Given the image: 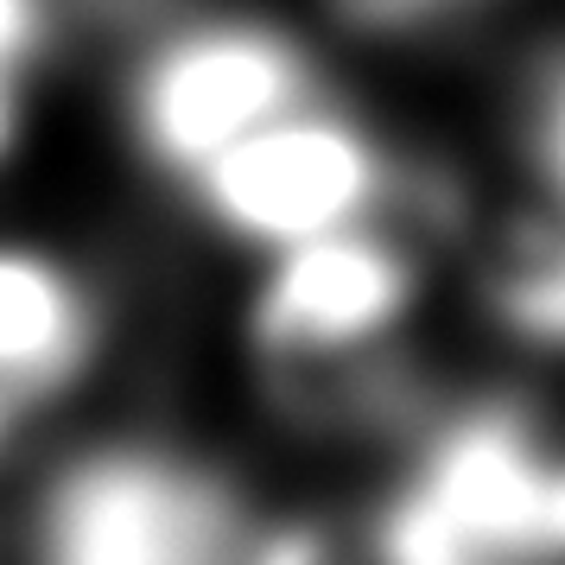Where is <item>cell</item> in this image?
<instances>
[{"label": "cell", "mask_w": 565, "mask_h": 565, "mask_svg": "<svg viewBox=\"0 0 565 565\" xmlns=\"http://www.w3.org/2000/svg\"><path fill=\"white\" fill-rule=\"evenodd\" d=\"M255 540L230 477L166 445L83 451L32 514L39 565H248Z\"/></svg>", "instance_id": "6da1fadb"}, {"label": "cell", "mask_w": 565, "mask_h": 565, "mask_svg": "<svg viewBox=\"0 0 565 565\" xmlns=\"http://www.w3.org/2000/svg\"><path fill=\"white\" fill-rule=\"evenodd\" d=\"M318 103L311 52L274 20L216 13L184 20L128 77V128L159 172H204L216 153L292 108Z\"/></svg>", "instance_id": "7a4b0ae2"}, {"label": "cell", "mask_w": 565, "mask_h": 565, "mask_svg": "<svg viewBox=\"0 0 565 565\" xmlns=\"http://www.w3.org/2000/svg\"><path fill=\"white\" fill-rule=\"evenodd\" d=\"M419 306V255L382 223L331 230L274 255L248 299V337L260 362L299 394L343 387Z\"/></svg>", "instance_id": "3957f363"}, {"label": "cell", "mask_w": 565, "mask_h": 565, "mask_svg": "<svg viewBox=\"0 0 565 565\" xmlns=\"http://www.w3.org/2000/svg\"><path fill=\"white\" fill-rule=\"evenodd\" d=\"M394 495L470 565H565V445L527 407L451 413Z\"/></svg>", "instance_id": "277c9868"}, {"label": "cell", "mask_w": 565, "mask_h": 565, "mask_svg": "<svg viewBox=\"0 0 565 565\" xmlns=\"http://www.w3.org/2000/svg\"><path fill=\"white\" fill-rule=\"evenodd\" d=\"M184 184L223 235L280 255L311 235L382 223L394 198V159L356 115L306 103L235 140Z\"/></svg>", "instance_id": "5b68a950"}, {"label": "cell", "mask_w": 565, "mask_h": 565, "mask_svg": "<svg viewBox=\"0 0 565 565\" xmlns=\"http://www.w3.org/2000/svg\"><path fill=\"white\" fill-rule=\"evenodd\" d=\"M96 292L71 260L32 242H0V394L45 401L96 356Z\"/></svg>", "instance_id": "8992f818"}, {"label": "cell", "mask_w": 565, "mask_h": 565, "mask_svg": "<svg viewBox=\"0 0 565 565\" xmlns=\"http://www.w3.org/2000/svg\"><path fill=\"white\" fill-rule=\"evenodd\" d=\"M477 286L502 331L527 337L540 350H565V191L546 184L534 210L502 223Z\"/></svg>", "instance_id": "52a82bcc"}, {"label": "cell", "mask_w": 565, "mask_h": 565, "mask_svg": "<svg viewBox=\"0 0 565 565\" xmlns=\"http://www.w3.org/2000/svg\"><path fill=\"white\" fill-rule=\"evenodd\" d=\"M534 159H540V179L565 191V64L546 77L534 103Z\"/></svg>", "instance_id": "ba28073f"}, {"label": "cell", "mask_w": 565, "mask_h": 565, "mask_svg": "<svg viewBox=\"0 0 565 565\" xmlns=\"http://www.w3.org/2000/svg\"><path fill=\"white\" fill-rule=\"evenodd\" d=\"M45 45V0H0V77H20Z\"/></svg>", "instance_id": "9c48e42d"}, {"label": "cell", "mask_w": 565, "mask_h": 565, "mask_svg": "<svg viewBox=\"0 0 565 565\" xmlns=\"http://www.w3.org/2000/svg\"><path fill=\"white\" fill-rule=\"evenodd\" d=\"M356 13H369V20H401V13H419V7H433V0H350Z\"/></svg>", "instance_id": "30bf717a"}, {"label": "cell", "mask_w": 565, "mask_h": 565, "mask_svg": "<svg viewBox=\"0 0 565 565\" xmlns=\"http://www.w3.org/2000/svg\"><path fill=\"white\" fill-rule=\"evenodd\" d=\"M13 134H20V103H13V77H0V153L13 147Z\"/></svg>", "instance_id": "8fae6325"}, {"label": "cell", "mask_w": 565, "mask_h": 565, "mask_svg": "<svg viewBox=\"0 0 565 565\" xmlns=\"http://www.w3.org/2000/svg\"><path fill=\"white\" fill-rule=\"evenodd\" d=\"M13 413H20V401H7V394H0V438L13 433Z\"/></svg>", "instance_id": "7c38bea8"}]
</instances>
